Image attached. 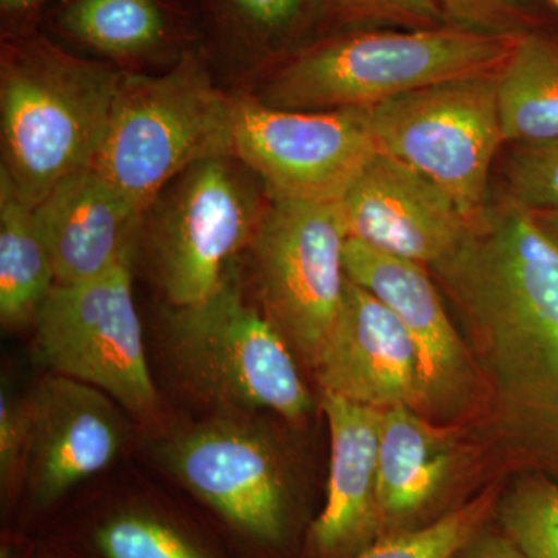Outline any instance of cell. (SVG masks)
I'll list each match as a JSON object with an SVG mask.
<instances>
[{
	"mask_svg": "<svg viewBox=\"0 0 558 558\" xmlns=\"http://www.w3.org/2000/svg\"><path fill=\"white\" fill-rule=\"evenodd\" d=\"M429 270L468 332L499 435L558 480V245L501 196Z\"/></svg>",
	"mask_w": 558,
	"mask_h": 558,
	"instance_id": "6da1fadb",
	"label": "cell"
},
{
	"mask_svg": "<svg viewBox=\"0 0 558 558\" xmlns=\"http://www.w3.org/2000/svg\"><path fill=\"white\" fill-rule=\"evenodd\" d=\"M517 40L454 25L340 32L289 54L259 101L304 112L368 109L432 84L499 73Z\"/></svg>",
	"mask_w": 558,
	"mask_h": 558,
	"instance_id": "7a4b0ae2",
	"label": "cell"
},
{
	"mask_svg": "<svg viewBox=\"0 0 558 558\" xmlns=\"http://www.w3.org/2000/svg\"><path fill=\"white\" fill-rule=\"evenodd\" d=\"M121 75L109 65L73 57L43 36L3 47L2 171L31 207L69 175L92 167Z\"/></svg>",
	"mask_w": 558,
	"mask_h": 558,
	"instance_id": "3957f363",
	"label": "cell"
},
{
	"mask_svg": "<svg viewBox=\"0 0 558 558\" xmlns=\"http://www.w3.org/2000/svg\"><path fill=\"white\" fill-rule=\"evenodd\" d=\"M233 117V98L213 84L197 54L157 76L123 72L90 168L148 209L193 165L231 157Z\"/></svg>",
	"mask_w": 558,
	"mask_h": 558,
	"instance_id": "277c9868",
	"label": "cell"
},
{
	"mask_svg": "<svg viewBox=\"0 0 558 558\" xmlns=\"http://www.w3.org/2000/svg\"><path fill=\"white\" fill-rule=\"evenodd\" d=\"M167 348L180 379L211 402L269 409L289 421L312 409L288 341L244 300L236 275L207 300L174 307Z\"/></svg>",
	"mask_w": 558,
	"mask_h": 558,
	"instance_id": "5b68a950",
	"label": "cell"
},
{
	"mask_svg": "<svg viewBox=\"0 0 558 558\" xmlns=\"http://www.w3.org/2000/svg\"><path fill=\"white\" fill-rule=\"evenodd\" d=\"M499 73L444 81L363 109L377 149L446 191L470 226L492 202Z\"/></svg>",
	"mask_w": 558,
	"mask_h": 558,
	"instance_id": "8992f818",
	"label": "cell"
},
{
	"mask_svg": "<svg viewBox=\"0 0 558 558\" xmlns=\"http://www.w3.org/2000/svg\"><path fill=\"white\" fill-rule=\"evenodd\" d=\"M347 241L339 204L269 199L250 242L264 314L311 366L343 304Z\"/></svg>",
	"mask_w": 558,
	"mask_h": 558,
	"instance_id": "52a82bcc",
	"label": "cell"
},
{
	"mask_svg": "<svg viewBox=\"0 0 558 558\" xmlns=\"http://www.w3.org/2000/svg\"><path fill=\"white\" fill-rule=\"evenodd\" d=\"M132 260L90 281L54 284L36 317L44 365L150 417L159 395L148 366L142 323L132 295Z\"/></svg>",
	"mask_w": 558,
	"mask_h": 558,
	"instance_id": "ba28073f",
	"label": "cell"
},
{
	"mask_svg": "<svg viewBox=\"0 0 558 558\" xmlns=\"http://www.w3.org/2000/svg\"><path fill=\"white\" fill-rule=\"evenodd\" d=\"M234 160L193 165L154 211L150 252L172 307L201 303L222 288L258 229L267 204Z\"/></svg>",
	"mask_w": 558,
	"mask_h": 558,
	"instance_id": "9c48e42d",
	"label": "cell"
},
{
	"mask_svg": "<svg viewBox=\"0 0 558 558\" xmlns=\"http://www.w3.org/2000/svg\"><path fill=\"white\" fill-rule=\"evenodd\" d=\"M363 109L282 110L234 100L231 157L267 199L339 204L377 153Z\"/></svg>",
	"mask_w": 558,
	"mask_h": 558,
	"instance_id": "30bf717a",
	"label": "cell"
},
{
	"mask_svg": "<svg viewBox=\"0 0 558 558\" xmlns=\"http://www.w3.org/2000/svg\"><path fill=\"white\" fill-rule=\"evenodd\" d=\"M159 457L171 475L230 526L278 543L288 526V486L270 440L241 417L222 416L165 440Z\"/></svg>",
	"mask_w": 558,
	"mask_h": 558,
	"instance_id": "8fae6325",
	"label": "cell"
},
{
	"mask_svg": "<svg viewBox=\"0 0 558 558\" xmlns=\"http://www.w3.org/2000/svg\"><path fill=\"white\" fill-rule=\"evenodd\" d=\"M339 205L348 240L428 270L450 259L472 230L446 191L381 150Z\"/></svg>",
	"mask_w": 558,
	"mask_h": 558,
	"instance_id": "7c38bea8",
	"label": "cell"
},
{
	"mask_svg": "<svg viewBox=\"0 0 558 558\" xmlns=\"http://www.w3.org/2000/svg\"><path fill=\"white\" fill-rule=\"evenodd\" d=\"M343 264L347 277L380 300L410 333L418 359L422 411L458 410L478 374L427 267L355 240L347 241Z\"/></svg>",
	"mask_w": 558,
	"mask_h": 558,
	"instance_id": "4fadbf2b",
	"label": "cell"
},
{
	"mask_svg": "<svg viewBox=\"0 0 558 558\" xmlns=\"http://www.w3.org/2000/svg\"><path fill=\"white\" fill-rule=\"evenodd\" d=\"M27 407L24 480L33 501L44 508L108 468L126 442V425L109 396L72 377H44Z\"/></svg>",
	"mask_w": 558,
	"mask_h": 558,
	"instance_id": "5bb4252c",
	"label": "cell"
},
{
	"mask_svg": "<svg viewBox=\"0 0 558 558\" xmlns=\"http://www.w3.org/2000/svg\"><path fill=\"white\" fill-rule=\"evenodd\" d=\"M323 395L359 405L422 411L416 347L391 311L347 279L343 304L314 365Z\"/></svg>",
	"mask_w": 558,
	"mask_h": 558,
	"instance_id": "9a60e30c",
	"label": "cell"
},
{
	"mask_svg": "<svg viewBox=\"0 0 558 558\" xmlns=\"http://www.w3.org/2000/svg\"><path fill=\"white\" fill-rule=\"evenodd\" d=\"M145 211L94 168L58 183L35 207L57 284L90 281L134 258Z\"/></svg>",
	"mask_w": 558,
	"mask_h": 558,
	"instance_id": "2e32d148",
	"label": "cell"
},
{
	"mask_svg": "<svg viewBox=\"0 0 558 558\" xmlns=\"http://www.w3.org/2000/svg\"><path fill=\"white\" fill-rule=\"evenodd\" d=\"M330 428V473L323 512L311 527L319 558H341L380 529L377 454L381 410L323 395Z\"/></svg>",
	"mask_w": 558,
	"mask_h": 558,
	"instance_id": "e0dca14e",
	"label": "cell"
},
{
	"mask_svg": "<svg viewBox=\"0 0 558 558\" xmlns=\"http://www.w3.org/2000/svg\"><path fill=\"white\" fill-rule=\"evenodd\" d=\"M453 454L442 429L407 405L381 410L377 454L380 527L398 529L438 495Z\"/></svg>",
	"mask_w": 558,
	"mask_h": 558,
	"instance_id": "ac0fdd59",
	"label": "cell"
},
{
	"mask_svg": "<svg viewBox=\"0 0 558 558\" xmlns=\"http://www.w3.org/2000/svg\"><path fill=\"white\" fill-rule=\"evenodd\" d=\"M498 112L506 145L558 138V28L517 40L499 72Z\"/></svg>",
	"mask_w": 558,
	"mask_h": 558,
	"instance_id": "d6986e66",
	"label": "cell"
},
{
	"mask_svg": "<svg viewBox=\"0 0 558 558\" xmlns=\"http://www.w3.org/2000/svg\"><path fill=\"white\" fill-rule=\"evenodd\" d=\"M57 284L35 208L0 171V319L20 328L38 317L44 301Z\"/></svg>",
	"mask_w": 558,
	"mask_h": 558,
	"instance_id": "ffe728a7",
	"label": "cell"
},
{
	"mask_svg": "<svg viewBox=\"0 0 558 558\" xmlns=\"http://www.w3.org/2000/svg\"><path fill=\"white\" fill-rule=\"evenodd\" d=\"M62 31L108 57L137 58L161 46L170 20L159 0H72Z\"/></svg>",
	"mask_w": 558,
	"mask_h": 558,
	"instance_id": "44dd1931",
	"label": "cell"
},
{
	"mask_svg": "<svg viewBox=\"0 0 558 558\" xmlns=\"http://www.w3.org/2000/svg\"><path fill=\"white\" fill-rule=\"evenodd\" d=\"M101 558H215L171 520L143 509L112 513L94 532Z\"/></svg>",
	"mask_w": 558,
	"mask_h": 558,
	"instance_id": "7402d4cb",
	"label": "cell"
},
{
	"mask_svg": "<svg viewBox=\"0 0 558 558\" xmlns=\"http://www.w3.org/2000/svg\"><path fill=\"white\" fill-rule=\"evenodd\" d=\"M506 537L527 557L558 558V486L545 475L513 486L498 510Z\"/></svg>",
	"mask_w": 558,
	"mask_h": 558,
	"instance_id": "603a6c76",
	"label": "cell"
},
{
	"mask_svg": "<svg viewBox=\"0 0 558 558\" xmlns=\"http://www.w3.org/2000/svg\"><path fill=\"white\" fill-rule=\"evenodd\" d=\"M494 502V492H487L436 523L389 534L355 558H454L480 534Z\"/></svg>",
	"mask_w": 558,
	"mask_h": 558,
	"instance_id": "cb8c5ba5",
	"label": "cell"
},
{
	"mask_svg": "<svg viewBox=\"0 0 558 558\" xmlns=\"http://www.w3.org/2000/svg\"><path fill=\"white\" fill-rule=\"evenodd\" d=\"M312 3L326 24L341 32L433 31L449 25L438 0H312Z\"/></svg>",
	"mask_w": 558,
	"mask_h": 558,
	"instance_id": "d4e9b609",
	"label": "cell"
},
{
	"mask_svg": "<svg viewBox=\"0 0 558 558\" xmlns=\"http://www.w3.org/2000/svg\"><path fill=\"white\" fill-rule=\"evenodd\" d=\"M449 25L487 35L520 36L558 28L549 0H438Z\"/></svg>",
	"mask_w": 558,
	"mask_h": 558,
	"instance_id": "484cf974",
	"label": "cell"
},
{
	"mask_svg": "<svg viewBox=\"0 0 558 558\" xmlns=\"http://www.w3.org/2000/svg\"><path fill=\"white\" fill-rule=\"evenodd\" d=\"M502 175L506 199L526 211L558 209V138L512 145Z\"/></svg>",
	"mask_w": 558,
	"mask_h": 558,
	"instance_id": "4316f807",
	"label": "cell"
},
{
	"mask_svg": "<svg viewBox=\"0 0 558 558\" xmlns=\"http://www.w3.org/2000/svg\"><path fill=\"white\" fill-rule=\"evenodd\" d=\"M28 435L27 399L14 398L10 388L3 385L0 392V481L9 495L25 476Z\"/></svg>",
	"mask_w": 558,
	"mask_h": 558,
	"instance_id": "83f0119b",
	"label": "cell"
},
{
	"mask_svg": "<svg viewBox=\"0 0 558 558\" xmlns=\"http://www.w3.org/2000/svg\"><path fill=\"white\" fill-rule=\"evenodd\" d=\"M238 21L260 39L288 38L303 27L312 0H226Z\"/></svg>",
	"mask_w": 558,
	"mask_h": 558,
	"instance_id": "f1b7e54d",
	"label": "cell"
},
{
	"mask_svg": "<svg viewBox=\"0 0 558 558\" xmlns=\"http://www.w3.org/2000/svg\"><path fill=\"white\" fill-rule=\"evenodd\" d=\"M461 558H531L523 553L509 537L499 535H476L472 542L461 550Z\"/></svg>",
	"mask_w": 558,
	"mask_h": 558,
	"instance_id": "f546056e",
	"label": "cell"
},
{
	"mask_svg": "<svg viewBox=\"0 0 558 558\" xmlns=\"http://www.w3.org/2000/svg\"><path fill=\"white\" fill-rule=\"evenodd\" d=\"M539 229L545 231L546 236L550 238L558 245V209L549 211H529Z\"/></svg>",
	"mask_w": 558,
	"mask_h": 558,
	"instance_id": "4dcf8cb0",
	"label": "cell"
},
{
	"mask_svg": "<svg viewBox=\"0 0 558 558\" xmlns=\"http://www.w3.org/2000/svg\"><path fill=\"white\" fill-rule=\"evenodd\" d=\"M44 0H0L3 13L20 14L35 10Z\"/></svg>",
	"mask_w": 558,
	"mask_h": 558,
	"instance_id": "1f68e13d",
	"label": "cell"
},
{
	"mask_svg": "<svg viewBox=\"0 0 558 558\" xmlns=\"http://www.w3.org/2000/svg\"><path fill=\"white\" fill-rule=\"evenodd\" d=\"M549 2H550V5L554 7V10H556L558 13V0H549Z\"/></svg>",
	"mask_w": 558,
	"mask_h": 558,
	"instance_id": "d6a6232c",
	"label": "cell"
}]
</instances>
